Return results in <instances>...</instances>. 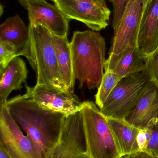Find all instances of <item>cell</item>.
Here are the masks:
<instances>
[{"mask_svg":"<svg viewBox=\"0 0 158 158\" xmlns=\"http://www.w3.org/2000/svg\"><path fill=\"white\" fill-rule=\"evenodd\" d=\"M53 2L68 19L80 21L92 31H100L108 26L111 11L105 0L95 2L54 0Z\"/></svg>","mask_w":158,"mask_h":158,"instance_id":"52a82bcc","label":"cell"},{"mask_svg":"<svg viewBox=\"0 0 158 158\" xmlns=\"http://www.w3.org/2000/svg\"><path fill=\"white\" fill-rule=\"evenodd\" d=\"M145 70V59L142 57L138 48H129L119 54H109L105 67V71L122 78Z\"/></svg>","mask_w":158,"mask_h":158,"instance_id":"5bb4252c","label":"cell"},{"mask_svg":"<svg viewBox=\"0 0 158 158\" xmlns=\"http://www.w3.org/2000/svg\"><path fill=\"white\" fill-rule=\"evenodd\" d=\"M19 52L12 43L0 41V69L6 67Z\"/></svg>","mask_w":158,"mask_h":158,"instance_id":"44dd1931","label":"cell"},{"mask_svg":"<svg viewBox=\"0 0 158 158\" xmlns=\"http://www.w3.org/2000/svg\"><path fill=\"white\" fill-rule=\"evenodd\" d=\"M28 38V27L19 15L6 19L0 26V41L12 43L19 51L25 46Z\"/></svg>","mask_w":158,"mask_h":158,"instance_id":"ac0fdd59","label":"cell"},{"mask_svg":"<svg viewBox=\"0 0 158 158\" xmlns=\"http://www.w3.org/2000/svg\"><path fill=\"white\" fill-rule=\"evenodd\" d=\"M143 11L141 0H130L114 36L109 54L118 55L129 48H138Z\"/></svg>","mask_w":158,"mask_h":158,"instance_id":"8fae6325","label":"cell"},{"mask_svg":"<svg viewBox=\"0 0 158 158\" xmlns=\"http://www.w3.org/2000/svg\"><path fill=\"white\" fill-rule=\"evenodd\" d=\"M73 74L80 88H98L105 74L106 43L99 32L76 31L70 43Z\"/></svg>","mask_w":158,"mask_h":158,"instance_id":"7a4b0ae2","label":"cell"},{"mask_svg":"<svg viewBox=\"0 0 158 158\" xmlns=\"http://www.w3.org/2000/svg\"><path fill=\"white\" fill-rule=\"evenodd\" d=\"M81 110L66 116L58 143L48 158H87Z\"/></svg>","mask_w":158,"mask_h":158,"instance_id":"9c48e42d","label":"cell"},{"mask_svg":"<svg viewBox=\"0 0 158 158\" xmlns=\"http://www.w3.org/2000/svg\"><path fill=\"white\" fill-rule=\"evenodd\" d=\"M28 28V40L16 57L27 58L36 72L37 85L69 92L59 74L53 33L41 25H29Z\"/></svg>","mask_w":158,"mask_h":158,"instance_id":"3957f363","label":"cell"},{"mask_svg":"<svg viewBox=\"0 0 158 158\" xmlns=\"http://www.w3.org/2000/svg\"><path fill=\"white\" fill-rule=\"evenodd\" d=\"M138 142L140 151L158 157V120L140 129Z\"/></svg>","mask_w":158,"mask_h":158,"instance_id":"d6986e66","label":"cell"},{"mask_svg":"<svg viewBox=\"0 0 158 158\" xmlns=\"http://www.w3.org/2000/svg\"><path fill=\"white\" fill-rule=\"evenodd\" d=\"M81 110L87 158L122 157L106 118L92 101L83 102Z\"/></svg>","mask_w":158,"mask_h":158,"instance_id":"277c9868","label":"cell"},{"mask_svg":"<svg viewBox=\"0 0 158 158\" xmlns=\"http://www.w3.org/2000/svg\"><path fill=\"white\" fill-rule=\"evenodd\" d=\"M26 86L25 98L44 109L60 112L66 116L81 111L83 102L74 94L64 92L46 85Z\"/></svg>","mask_w":158,"mask_h":158,"instance_id":"ba28073f","label":"cell"},{"mask_svg":"<svg viewBox=\"0 0 158 158\" xmlns=\"http://www.w3.org/2000/svg\"><path fill=\"white\" fill-rule=\"evenodd\" d=\"M122 158V157H119V158Z\"/></svg>","mask_w":158,"mask_h":158,"instance_id":"f1b7e54d","label":"cell"},{"mask_svg":"<svg viewBox=\"0 0 158 158\" xmlns=\"http://www.w3.org/2000/svg\"><path fill=\"white\" fill-rule=\"evenodd\" d=\"M146 70L151 81L158 88V48L145 59Z\"/></svg>","mask_w":158,"mask_h":158,"instance_id":"7402d4cb","label":"cell"},{"mask_svg":"<svg viewBox=\"0 0 158 158\" xmlns=\"http://www.w3.org/2000/svg\"><path fill=\"white\" fill-rule=\"evenodd\" d=\"M74 1H77V2H97L98 0H74Z\"/></svg>","mask_w":158,"mask_h":158,"instance_id":"484cf974","label":"cell"},{"mask_svg":"<svg viewBox=\"0 0 158 158\" xmlns=\"http://www.w3.org/2000/svg\"><path fill=\"white\" fill-rule=\"evenodd\" d=\"M14 121L32 141L42 158H48L58 143L66 116L44 109L24 95L7 100Z\"/></svg>","mask_w":158,"mask_h":158,"instance_id":"6da1fadb","label":"cell"},{"mask_svg":"<svg viewBox=\"0 0 158 158\" xmlns=\"http://www.w3.org/2000/svg\"><path fill=\"white\" fill-rule=\"evenodd\" d=\"M106 118L121 156L140 151L138 142L140 129L125 119Z\"/></svg>","mask_w":158,"mask_h":158,"instance_id":"2e32d148","label":"cell"},{"mask_svg":"<svg viewBox=\"0 0 158 158\" xmlns=\"http://www.w3.org/2000/svg\"><path fill=\"white\" fill-rule=\"evenodd\" d=\"M0 145L11 158H42L35 145L12 118L6 105L0 106Z\"/></svg>","mask_w":158,"mask_h":158,"instance_id":"8992f818","label":"cell"},{"mask_svg":"<svg viewBox=\"0 0 158 158\" xmlns=\"http://www.w3.org/2000/svg\"><path fill=\"white\" fill-rule=\"evenodd\" d=\"M122 158H158L152 156L146 152L140 151L133 154L126 155L122 156Z\"/></svg>","mask_w":158,"mask_h":158,"instance_id":"cb8c5ba5","label":"cell"},{"mask_svg":"<svg viewBox=\"0 0 158 158\" xmlns=\"http://www.w3.org/2000/svg\"><path fill=\"white\" fill-rule=\"evenodd\" d=\"M122 78L109 71H105L104 77L95 95V103L101 109L116 85Z\"/></svg>","mask_w":158,"mask_h":158,"instance_id":"ffe728a7","label":"cell"},{"mask_svg":"<svg viewBox=\"0 0 158 158\" xmlns=\"http://www.w3.org/2000/svg\"><path fill=\"white\" fill-rule=\"evenodd\" d=\"M51 1H52V2H54V0H51Z\"/></svg>","mask_w":158,"mask_h":158,"instance_id":"83f0119b","label":"cell"},{"mask_svg":"<svg viewBox=\"0 0 158 158\" xmlns=\"http://www.w3.org/2000/svg\"><path fill=\"white\" fill-rule=\"evenodd\" d=\"M125 120L139 129L158 120V88L152 82Z\"/></svg>","mask_w":158,"mask_h":158,"instance_id":"4fadbf2b","label":"cell"},{"mask_svg":"<svg viewBox=\"0 0 158 158\" xmlns=\"http://www.w3.org/2000/svg\"><path fill=\"white\" fill-rule=\"evenodd\" d=\"M53 35L60 77L69 92L74 94L76 80L73 74L70 43L67 37Z\"/></svg>","mask_w":158,"mask_h":158,"instance_id":"e0dca14e","label":"cell"},{"mask_svg":"<svg viewBox=\"0 0 158 158\" xmlns=\"http://www.w3.org/2000/svg\"><path fill=\"white\" fill-rule=\"evenodd\" d=\"M0 158H11L3 147L0 145Z\"/></svg>","mask_w":158,"mask_h":158,"instance_id":"d4e9b609","label":"cell"},{"mask_svg":"<svg viewBox=\"0 0 158 158\" xmlns=\"http://www.w3.org/2000/svg\"><path fill=\"white\" fill-rule=\"evenodd\" d=\"M28 72L25 62L19 56L12 59L6 67L0 69V106L6 105L7 97L12 91L22 88Z\"/></svg>","mask_w":158,"mask_h":158,"instance_id":"9a60e30c","label":"cell"},{"mask_svg":"<svg viewBox=\"0 0 158 158\" xmlns=\"http://www.w3.org/2000/svg\"><path fill=\"white\" fill-rule=\"evenodd\" d=\"M158 48V0H149L143 8L138 39L142 57L147 58Z\"/></svg>","mask_w":158,"mask_h":158,"instance_id":"7c38bea8","label":"cell"},{"mask_svg":"<svg viewBox=\"0 0 158 158\" xmlns=\"http://www.w3.org/2000/svg\"><path fill=\"white\" fill-rule=\"evenodd\" d=\"M130 1V0H110L113 5L114 11L112 22L114 32L117 29Z\"/></svg>","mask_w":158,"mask_h":158,"instance_id":"603a6c76","label":"cell"},{"mask_svg":"<svg viewBox=\"0 0 158 158\" xmlns=\"http://www.w3.org/2000/svg\"><path fill=\"white\" fill-rule=\"evenodd\" d=\"M152 81L146 70L122 78L100 109L106 118L125 119Z\"/></svg>","mask_w":158,"mask_h":158,"instance_id":"5b68a950","label":"cell"},{"mask_svg":"<svg viewBox=\"0 0 158 158\" xmlns=\"http://www.w3.org/2000/svg\"><path fill=\"white\" fill-rule=\"evenodd\" d=\"M19 2L28 11L29 25H41L54 35L67 37L70 20L56 5L46 0H19Z\"/></svg>","mask_w":158,"mask_h":158,"instance_id":"30bf717a","label":"cell"},{"mask_svg":"<svg viewBox=\"0 0 158 158\" xmlns=\"http://www.w3.org/2000/svg\"><path fill=\"white\" fill-rule=\"evenodd\" d=\"M142 1V5H143V8L149 2V0H141Z\"/></svg>","mask_w":158,"mask_h":158,"instance_id":"4316f807","label":"cell"}]
</instances>
